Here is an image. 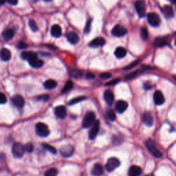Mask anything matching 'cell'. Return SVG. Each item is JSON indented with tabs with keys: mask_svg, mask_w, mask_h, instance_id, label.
I'll return each instance as SVG.
<instances>
[{
	"mask_svg": "<svg viewBox=\"0 0 176 176\" xmlns=\"http://www.w3.org/2000/svg\"><path fill=\"white\" fill-rule=\"evenodd\" d=\"M119 81H120V78H116V79L112 80L111 81L106 83V85H107V86H110V85H114L116 84H117V83H119Z\"/></svg>",
	"mask_w": 176,
	"mask_h": 176,
	"instance_id": "f6af8a7d",
	"label": "cell"
},
{
	"mask_svg": "<svg viewBox=\"0 0 176 176\" xmlns=\"http://www.w3.org/2000/svg\"><path fill=\"white\" fill-rule=\"evenodd\" d=\"M74 151H75V149L72 145H64L60 149V154L63 157H69L71 156H72Z\"/></svg>",
	"mask_w": 176,
	"mask_h": 176,
	"instance_id": "30bf717a",
	"label": "cell"
},
{
	"mask_svg": "<svg viewBox=\"0 0 176 176\" xmlns=\"http://www.w3.org/2000/svg\"><path fill=\"white\" fill-rule=\"evenodd\" d=\"M91 174L93 176H102L103 175V168L101 164H96L92 168Z\"/></svg>",
	"mask_w": 176,
	"mask_h": 176,
	"instance_id": "e0dca14e",
	"label": "cell"
},
{
	"mask_svg": "<svg viewBox=\"0 0 176 176\" xmlns=\"http://www.w3.org/2000/svg\"><path fill=\"white\" fill-rule=\"evenodd\" d=\"M145 89H150L151 88V85L149 84V83H147V84L145 85Z\"/></svg>",
	"mask_w": 176,
	"mask_h": 176,
	"instance_id": "681fc988",
	"label": "cell"
},
{
	"mask_svg": "<svg viewBox=\"0 0 176 176\" xmlns=\"http://www.w3.org/2000/svg\"><path fill=\"white\" fill-rule=\"evenodd\" d=\"M11 58V52L8 48H2L0 50V59L3 61H8Z\"/></svg>",
	"mask_w": 176,
	"mask_h": 176,
	"instance_id": "2e32d148",
	"label": "cell"
},
{
	"mask_svg": "<svg viewBox=\"0 0 176 176\" xmlns=\"http://www.w3.org/2000/svg\"><path fill=\"white\" fill-rule=\"evenodd\" d=\"M114 54L118 59H122V58L125 57L127 55V50H125V48L122 47H119L116 49Z\"/></svg>",
	"mask_w": 176,
	"mask_h": 176,
	"instance_id": "4316f807",
	"label": "cell"
},
{
	"mask_svg": "<svg viewBox=\"0 0 176 176\" xmlns=\"http://www.w3.org/2000/svg\"><path fill=\"white\" fill-rule=\"evenodd\" d=\"M57 170L54 168H51L45 171L44 176H57Z\"/></svg>",
	"mask_w": 176,
	"mask_h": 176,
	"instance_id": "d6a6232c",
	"label": "cell"
},
{
	"mask_svg": "<svg viewBox=\"0 0 176 176\" xmlns=\"http://www.w3.org/2000/svg\"><path fill=\"white\" fill-rule=\"evenodd\" d=\"M142 173V169L138 166H131L129 169L128 176H140Z\"/></svg>",
	"mask_w": 176,
	"mask_h": 176,
	"instance_id": "d6986e66",
	"label": "cell"
},
{
	"mask_svg": "<svg viewBox=\"0 0 176 176\" xmlns=\"http://www.w3.org/2000/svg\"><path fill=\"white\" fill-rule=\"evenodd\" d=\"M32 1H33V2H37L39 1V0H32Z\"/></svg>",
	"mask_w": 176,
	"mask_h": 176,
	"instance_id": "f5cc1de1",
	"label": "cell"
},
{
	"mask_svg": "<svg viewBox=\"0 0 176 176\" xmlns=\"http://www.w3.org/2000/svg\"><path fill=\"white\" fill-rule=\"evenodd\" d=\"M107 116L108 118V119L112 120V121L115 120L116 118L114 111H113L112 110H109L107 111Z\"/></svg>",
	"mask_w": 176,
	"mask_h": 176,
	"instance_id": "e575fe53",
	"label": "cell"
},
{
	"mask_svg": "<svg viewBox=\"0 0 176 176\" xmlns=\"http://www.w3.org/2000/svg\"><path fill=\"white\" fill-rule=\"evenodd\" d=\"M146 147H147V149L149 150V152L151 153L153 156L157 157V158L161 157L162 156H163V154L157 148L156 143L151 139H149V140H147V142H146Z\"/></svg>",
	"mask_w": 176,
	"mask_h": 176,
	"instance_id": "6da1fadb",
	"label": "cell"
},
{
	"mask_svg": "<svg viewBox=\"0 0 176 176\" xmlns=\"http://www.w3.org/2000/svg\"><path fill=\"white\" fill-rule=\"evenodd\" d=\"M73 87H74L73 82L72 81H68L67 83H66V85H65L64 87L62 89L61 92L62 93H67V92L70 91V90L73 88Z\"/></svg>",
	"mask_w": 176,
	"mask_h": 176,
	"instance_id": "1f68e13d",
	"label": "cell"
},
{
	"mask_svg": "<svg viewBox=\"0 0 176 176\" xmlns=\"http://www.w3.org/2000/svg\"><path fill=\"white\" fill-rule=\"evenodd\" d=\"M120 160L116 157H110L105 165V169L108 172H112L120 166Z\"/></svg>",
	"mask_w": 176,
	"mask_h": 176,
	"instance_id": "5b68a950",
	"label": "cell"
},
{
	"mask_svg": "<svg viewBox=\"0 0 176 176\" xmlns=\"http://www.w3.org/2000/svg\"><path fill=\"white\" fill-rule=\"evenodd\" d=\"M105 43V39L103 37H96L89 42V45L92 48H98L103 46Z\"/></svg>",
	"mask_w": 176,
	"mask_h": 176,
	"instance_id": "9a60e30c",
	"label": "cell"
},
{
	"mask_svg": "<svg viewBox=\"0 0 176 176\" xmlns=\"http://www.w3.org/2000/svg\"><path fill=\"white\" fill-rule=\"evenodd\" d=\"M29 63L34 68H41L43 65V61L42 60L38 59L37 57L33 58L31 60H29Z\"/></svg>",
	"mask_w": 176,
	"mask_h": 176,
	"instance_id": "cb8c5ba5",
	"label": "cell"
},
{
	"mask_svg": "<svg viewBox=\"0 0 176 176\" xmlns=\"http://www.w3.org/2000/svg\"><path fill=\"white\" fill-rule=\"evenodd\" d=\"M69 76L75 79H79L83 76V72L78 69H73L69 72Z\"/></svg>",
	"mask_w": 176,
	"mask_h": 176,
	"instance_id": "83f0119b",
	"label": "cell"
},
{
	"mask_svg": "<svg viewBox=\"0 0 176 176\" xmlns=\"http://www.w3.org/2000/svg\"><path fill=\"white\" fill-rule=\"evenodd\" d=\"M67 39L72 44H76L79 41V37L74 32H70L67 34Z\"/></svg>",
	"mask_w": 176,
	"mask_h": 176,
	"instance_id": "44dd1931",
	"label": "cell"
},
{
	"mask_svg": "<svg viewBox=\"0 0 176 176\" xmlns=\"http://www.w3.org/2000/svg\"><path fill=\"white\" fill-rule=\"evenodd\" d=\"M140 36L141 38H142L143 40H147L149 37V32H148L147 30L143 28L141 29L140 31Z\"/></svg>",
	"mask_w": 176,
	"mask_h": 176,
	"instance_id": "8d00e7d4",
	"label": "cell"
},
{
	"mask_svg": "<svg viewBox=\"0 0 176 176\" xmlns=\"http://www.w3.org/2000/svg\"><path fill=\"white\" fill-rule=\"evenodd\" d=\"M147 20L149 24L153 27H158L160 24V18L156 13H150L147 15Z\"/></svg>",
	"mask_w": 176,
	"mask_h": 176,
	"instance_id": "8992f818",
	"label": "cell"
},
{
	"mask_svg": "<svg viewBox=\"0 0 176 176\" xmlns=\"http://www.w3.org/2000/svg\"><path fill=\"white\" fill-rule=\"evenodd\" d=\"M104 99L107 104L109 105H112L113 100H114V96H113V94L112 91L110 90H106L104 92Z\"/></svg>",
	"mask_w": 176,
	"mask_h": 176,
	"instance_id": "ffe728a7",
	"label": "cell"
},
{
	"mask_svg": "<svg viewBox=\"0 0 176 176\" xmlns=\"http://www.w3.org/2000/svg\"><path fill=\"white\" fill-rule=\"evenodd\" d=\"M147 176H151V175H147Z\"/></svg>",
	"mask_w": 176,
	"mask_h": 176,
	"instance_id": "6f0895ef",
	"label": "cell"
},
{
	"mask_svg": "<svg viewBox=\"0 0 176 176\" xmlns=\"http://www.w3.org/2000/svg\"><path fill=\"white\" fill-rule=\"evenodd\" d=\"M39 100H41L43 101H47L48 99H49V96L48 95H42V96H40L38 98Z\"/></svg>",
	"mask_w": 176,
	"mask_h": 176,
	"instance_id": "bcb514c9",
	"label": "cell"
},
{
	"mask_svg": "<svg viewBox=\"0 0 176 176\" xmlns=\"http://www.w3.org/2000/svg\"><path fill=\"white\" fill-rule=\"evenodd\" d=\"M175 45L176 46V39H175Z\"/></svg>",
	"mask_w": 176,
	"mask_h": 176,
	"instance_id": "11a10c76",
	"label": "cell"
},
{
	"mask_svg": "<svg viewBox=\"0 0 176 176\" xmlns=\"http://www.w3.org/2000/svg\"><path fill=\"white\" fill-rule=\"evenodd\" d=\"M51 34L54 37H60L62 34L61 28L59 25H54L51 28Z\"/></svg>",
	"mask_w": 176,
	"mask_h": 176,
	"instance_id": "7402d4cb",
	"label": "cell"
},
{
	"mask_svg": "<svg viewBox=\"0 0 176 176\" xmlns=\"http://www.w3.org/2000/svg\"><path fill=\"white\" fill-rule=\"evenodd\" d=\"M170 1H171V3H172L173 5H175L176 8V0H170Z\"/></svg>",
	"mask_w": 176,
	"mask_h": 176,
	"instance_id": "816d5d0a",
	"label": "cell"
},
{
	"mask_svg": "<svg viewBox=\"0 0 176 176\" xmlns=\"http://www.w3.org/2000/svg\"><path fill=\"white\" fill-rule=\"evenodd\" d=\"M173 78H174V79L176 81V76H174V77H173Z\"/></svg>",
	"mask_w": 176,
	"mask_h": 176,
	"instance_id": "9f6ffc18",
	"label": "cell"
},
{
	"mask_svg": "<svg viewBox=\"0 0 176 176\" xmlns=\"http://www.w3.org/2000/svg\"><path fill=\"white\" fill-rule=\"evenodd\" d=\"M85 97H83V96L77 97V98H74V99H72V100H71L70 101H69V105H75V104L79 103V102L82 101L83 100H85Z\"/></svg>",
	"mask_w": 176,
	"mask_h": 176,
	"instance_id": "74e56055",
	"label": "cell"
},
{
	"mask_svg": "<svg viewBox=\"0 0 176 176\" xmlns=\"http://www.w3.org/2000/svg\"><path fill=\"white\" fill-rule=\"evenodd\" d=\"M91 24H92V19H89L87 20L86 25H85V29H84L85 34H88L90 32V30H91Z\"/></svg>",
	"mask_w": 176,
	"mask_h": 176,
	"instance_id": "f35d334b",
	"label": "cell"
},
{
	"mask_svg": "<svg viewBox=\"0 0 176 176\" xmlns=\"http://www.w3.org/2000/svg\"><path fill=\"white\" fill-rule=\"evenodd\" d=\"M25 151L28 153L32 152V151H33L34 149L33 145H32V143H27V144L25 145Z\"/></svg>",
	"mask_w": 176,
	"mask_h": 176,
	"instance_id": "60d3db41",
	"label": "cell"
},
{
	"mask_svg": "<svg viewBox=\"0 0 176 176\" xmlns=\"http://www.w3.org/2000/svg\"><path fill=\"white\" fill-rule=\"evenodd\" d=\"M140 60H137V61H136L133 62V63H131L130 65H129L128 66L125 67V68H124V69H126V70H129V69H132L133 68H134V67H135V66H137V65H138L139 63H140Z\"/></svg>",
	"mask_w": 176,
	"mask_h": 176,
	"instance_id": "ab89813d",
	"label": "cell"
},
{
	"mask_svg": "<svg viewBox=\"0 0 176 176\" xmlns=\"http://www.w3.org/2000/svg\"><path fill=\"white\" fill-rule=\"evenodd\" d=\"M127 107H128V103H127L126 101L120 100L118 101L116 103L115 109L118 113H124L126 111Z\"/></svg>",
	"mask_w": 176,
	"mask_h": 176,
	"instance_id": "7c38bea8",
	"label": "cell"
},
{
	"mask_svg": "<svg viewBox=\"0 0 176 176\" xmlns=\"http://www.w3.org/2000/svg\"><path fill=\"white\" fill-rule=\"evenodd\" d=\"M162 12L166 18H171L173 17V10L172 7L169 5H165L162 8Z\"/></svg>",
	"mask_w": 176,
	"mask_h": 176,
	"instance_id": "603a6c76",
	"label": "cell"
},
{
	"mask_svg": "<svg viewBox=\"0 0 176 176\" xmlns=\"http://www.w3.org/2000/svg\"><path fill=\"white\" fill-rule=\"evenodd\" d=\"M96 121V115L92 112H88L85 115L83 120V127L84 128H89Z\"/></svg>",
	"mask_w": 176,
	"mask_h": 176,
	"instance_id": "3957f363",
	"label": "cell"
},
{
	"mask_svg": "<svg viewBox=\"0 0 176 176\" xmlns=\"http://www.w3.org/2000/svg\"><path fill=\"white\" fill-rule=\"evenodd\" d=\"M100 130V121L96 120L94 123L91 126V129L89 131V138L90 140H94L98 135Z\"/></svg>",
	"mask_w": 176,
	"mask_h": 176,
	"instance_id": "ba28073f",
	"label": "cell"
},
{
	"mask_svg": "<svg viewBox=\"0 0 176 176\" xmlns=\"http://www.w3.org/2000/svg\"><path fill=\"white\" fill-rule=\"evenodd\" d=\"M17 48H19V49H26L28 48V45L23 41H20L17 44Z\"/></svg>",
	"mask_w": 176,
	"mask_h": 176,
	"instance_id": "ee69618b",
	"label": "cell"
},
{
	"mask_svg": "<svg viewBox=\"0 0 176 176\" xmlns=\"http://www.w3.org/2000/svg\"><path fill=\"white\" fill-rule=\"evenodd\" d=\"M135 8L140 17H144L146 14L145 3L143 0H137L135 4Z\"/></svg>",
	"mask_w": 176,
	"mask_h": 176,
	"instance_id": "52a82bcc",
	"label": "cell"
},
{
	"mask_svg": "<svg viewBox=\"0 0 176 176\" xmlns=\"http://www.w3.org/2000/svg\"><path fill=\"white\" fill-rule=\"evenodd\" d=\"M167 44L165 37H157L154 42V45L156 47H163Z\"/></svg>",
	"mask_w": 176,
	"mask_h": 176,
	"instance_id": "f1b7e54d",
	"label": "cell"
},
{
	"mask_svg": "<svg viewBox=\"0 0 176 176\" xmlns=\"http://www.w3.org/2000/svg\"><path fill=\"white\" fill-rule=\"evenodd\" d=\"M144 71V69H138V70H136L133 72L129 74V75H127L125 76V80H131L133 78H136V76H138L140 74H141L142 72Z\"/></svg>",
	"mask_w": 176,
	"mask_h": 176,
	"instance_id": "4dcf8cb0",
	"label": "cell"
},
{
	"mask_svg": "<svg viewBox=\"0 0 176 176\" xmlns=\"http://www.w3.org/2000/svg\"><path fill=\"white\" fill-rule=\"evenodd\" d=\"M44 87L47 89H52L57 87V83L54 80L49 79L44 83Z\"/></svg>",
	"mask_w": 176,
	"mask_h": 176,
	"instance_id": "f546056e",
	"label": "cell"
},
{
	"mask_svg": "<svg viewBox=\"0 0 176 176\" xmlns=\"http://www.w3.org/2000/svg\"><path fill=\"white\" fill-rule=\"evenodd\" d=\"M100 77L102 78V79H109V78L112 77V74L109 72L102 73L100 75Z\"/></svg>",
	"mask_w": 176,
	"mask_h": 176,
	"instance_id": "b9f144b4",
	"label": "cell"
},
{
	"mask_svg": "<svg viewBox=\"0 0 176 176\" xmlns=\"http://www.w3.org/2000/svg\"><path fill=\"white\" fill-rule=\"evenodd\" d=\"M6 0H0V6L4 5V4L6 3Z\"/></svg>",
	"mask_w": 176,
	"mask_h": 176,
	"instance_id": "f907efd6",
	"label": "cell"
},
{
	"mask_svg": "<svg viewBox=\"0 0 176 176\" xmlns=\"http://www.w3.org/2000/svg\"><path fill=\"white\" fill-rule=\"evenodd\" d=\"M21 57H22L23 59L29 61V60L33 59V58L37 57V54L35 52H31V51H25V52H23L22 53Z\"/></svg>",
	"mask_w": 176,
	"mask_h": 176,
	"instance_id": "484cf974",
	"label": "cell"
},
{
	"mask_svg": "<svg viewBox=\"0 0 176 176\" xmlns=\"http://www.w3.org/2000/svg\"><path fill=\"white\" fill-rule=\"evenodd\" d=\"M29 26L31 28V29L32 30L33 32H37L38 31V27H37V25L36 22H34L33 19H30L29 20Z\"/></svg>",
	"mask_w": 176,
	"mask_h": 176,
	"instance_id": "d590c367",
	"label": "cell"
},
{
	"mask_svg": "<svg viewBox=\"0 0 176 176\" xmlns=\"http://www.w3.org/2000/svg\"><path fill=\"white\" fill-rule=\"evenodd\" d=\"M154 101L157 105H163L165 101L163 92L160 90H156L154 94Z\"/></svg>",
	"mask_w": 176,
	"mask_h": 176,
	"instance_id": "8fae6325",
	"label": "cell"
},
{
	"mask_svg": "<svg viewBox=\"0 0 176 176\" xmlns=\"http://www.w3.org/2000/svg\"><path fill=\"white\" fill-rule=\"evenodd\" d=\"M95 77V76L94 74H92L91 72H88L87 73L86 75V78L87 79H92V78H94Z\"/></svg>",
	"mask_w": 176,
	"mask_h": 176,
	"instance_id": "c3c4849f",
	"label": "cell"
},
{
	"mask_svg": "<svg viewBox=\"0 0 176 176\" xmlns=\"http://www.w3.org/2000/svg\"><path fill=\"white\" fill-rule=\"evenodd\" d=\"M42 145L44 149L48 150V151H50V153H52V154H57V149H55L54 147H52V146H51L48 144H45V143H44V144H43Z\"/></svg>",
	"mask_w": 176,
	"mask_h": 176,
	"instance_id": "836d02e7",
	"label": "cell"
},
{
	"mask_svg": "<svg viewBox=\"0 0 176 176\" xmlns=\"http://www.w3.org/2000/svg\"><path fill=\"white\" fill-rule=\"evenodd\" d=\"M6 1L8 2L9 4L12 6H15L17 5L18 3V0H6Z\"/></svg>",
	"mask_w": 176,
	"mask_h": 176,
	"instance_id": "7dc6e473",
	"label": "cell"
},
{
	"mask_svg": "<svg viewBox=\"0 0 176 176\" xmlns=\"http://www.w3.org/2000/svg\"><path fill=\"white\" fill-rule=\"evenodd\" d=\"M35 129L37 134L40 137H47L50 134L48 127L43 122H38L35 126Z\"/></svg>",
	"mask_w": 176,
	"mask_h": 176,
	"instance_id": "7a4b0ae2",
	"label": "cell"
},
{
	"mask_svg": "<svg viewBox=\"0 0 176 176\" xmlns=\"http://www.w3.org/2000/svg\"><path fill=\"white\" fill-rule=\"evenodd\" d=\"M44 1H51L52 0H44Z\"/></svg>",
	"mask_w": 176,
	"mask_h": 176,
	"instance_id": "db71d44e",
	"label": "cell"
},
{
	"mask_svg": "<svg viewBox=\"0 0 176 176\" xmlns=\"http://www.w3.org/2000/svg\"><path fill=\"white\" fill-rule=\"evenodd\" d=\"M15 36V32L12 29H7L5 30L2 33V37L6 41H8L11 40Z\"/></svg>",
	"mask_w": 176,
	"mask_h": 176,
	"instance_id": "d4e9b609",
	"label": "cell"
},
{
	"mask_svg": "<svg viewBox=\"0 0 176 176\" xmlns=\"http://www.w3.org/2000/svg\"><path fill=\"white\" fill-rule=\"evenodd\" d=\"M54 113L57 118L60 119H64L66 117L67 111L64 106L60 105L54 109Z\"/></svg>",
	"mask_w": 176,
	"mask_h": 176,
	"instance_id": "4fadbf2b",
	"label": "cell"
},
{
	"mask_svg": "<svg viewBox=\"0 0 176 176\" xmlns=\"http://www.w3.org/2000/svg\"><path fill=\"white\" fill-rule=\"evenodd\" d=\"M7 102V98L6 95L0 92V104H4Z\"/></svg>",
	"mask_w": 176,
	"mask_h": 176,
	"instance_id": "7bdbcfd3",
	"label": "cell"
},
{
	"mask_svg": "<svg viewBox=\"0 0 176 176\" xmlns=\"http://www.w3.org/2000/svg\"><path fill=\"white\" fill-rule=\"evenodd\" d=\"M25 151V146L24 145H22V143H15V144H14V145L13 146L12 152L13 156L15 157H18V158H19V157H22L24 155Z\"/></svg>",
	"mask_w": 176,
	"mask_h": 176,
	"instance_id": "277c9868",
	"label": "cell"
},
{
	"mask_svg": "<svg viewBox=\"0 0 176 176\" xmlns=\"http://www.w3.org/2000/svg\"><path fill=\"white\" fill-rule=\"evenodd\" d=\"M127 31L125 28L120 25H116L113 28L112 31V35L116 37H121L127 34Z\"/></svg>",
	"mask_w": 176,
	"mask_h": 176,
	"instance_id": "9c48e42d",
	"label": "cell"
},
{
	"mask_svg": "<svg viewBox=\"0 0 176 176\" xmlns=\"http://www.w3.org/2000/svg\"><path fill=\"white\" fill-rule=\"evenodd\" d=\"M142 121L145 125L151 127L154 124V119L151 113L149 112H146L142 116Z\"/></svg>",
	"mask_w": 176,
	"mask_h": 176,
	"instance_id": "ac0fdd59",
	"label": "cell"
},
{
	"mask_svg": "<svg viewBox=\"0 0 176 176\" xmlns=\"http://www.w3.org/2000/svg\"><path fill=\"white\" fill-rule=\"evenodd\" d=\"M12 102L14 105L19 108L23 107L25 105L24 99L20 95H15V96H14L12 98Z\"/></svg>",
	"mask_w": 176,
	"mask_h": 176,
	"instance_id": "5bb4252c",
	"label": "cell"
}]
</instances>
